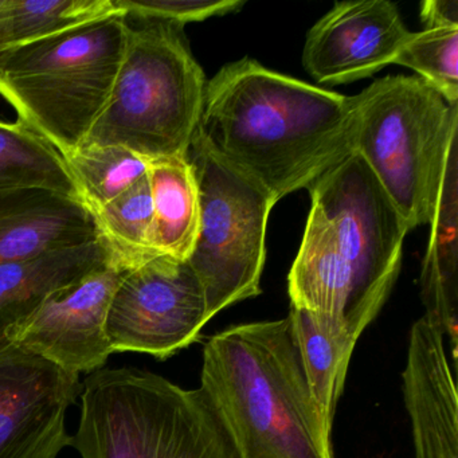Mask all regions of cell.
<instances>
[{"label":"cell","instance_id":"obj_5","mask_svg":"<svg viewBox=\"0 0 458 458\" xmlns=\"http://www.w3.org/2000/svg\"><path fill=\"white\" fill-rule=\"evenodd\" d=\"M80 395L81 458H238L200 388L122 367L88 375Z\"/></svg>","mask_w":458,"mask_h":458},{"label":"cell","instance_id":"obj_17","mask_svg":"<svg viewBox=\"0 0 458 458\" xmlns=\"http://www.w3.org/2000/svg\"><path fill=\"white\" fill-rule=\"evenodd\" d=\"M154 221L152 250L187 261L197 243L200 224L199 191L187 157L151 160L147 168Z\"/></svg>","mask_w":458,"mask_h":458},{"label":"cell","instance_id":"obj_11","mask_svg":"<svg viewBox=\"0 0 458 458\" xmlns=\"http://www.w3.org/2000/svg\"><path fill=\"white\" fill-rule=\"evenodd\" d=\"M80 375L14 344L0 347V458H57Z\"/></svg>","mask_w":458,"mask_h":458},{"label":"cell","instance_id":"obj_3","mask_svg":"<svg viewBox=\"0 0 458 458\" xmlns=\"http://www.w3.org/2000/svg\"><path fill=\"white\" fill-rule=\"evenodd\" d=\"M200 391L238 458H334L289 316L211 337Z\"/></svg>","mask_w":458,"mask_h":458},{"label":"cell","instance_id":"obj_24","mask_svg":"<svg viewBox=\"0 0 458 458\" xmlns=\"http://www.w3.org/2000/svg\"><path fill=\"white\" fill-rule=\"evenodd\" d=\"M114 7L128 17L163 21L182 26L240 12L242 0H114Z\"/></svg>","mask_w":458,"mask_h":458},{"label":"cell","instance_id":"obj_1","mask_svg":"<svg viewBox=\"0 0 458 458\" xmlns=\"http://www.w3.org/2000/svg\"><path fill=\"white\" fill-rule=\"evenodd\" d=\"M355 98L243 58L206 85L197 133L225 163L276 200L310 190L353 154Z\"/></svg>","mask_w":458,"mask_h":458},{"label":"cell","instance_id":"obj_19","mask_svg":"<svg viewBox=\"0 0 458 458\" xmlns=\"http://www.w3.org/2000/svg\"><path fill=\"white\" fill-rule=\"evenodd\" d=\"M22 189L49 190L80 200L65 159L49 141L20 120L0 122V191Z\"/></svg>","mask_w":458,"mask_h":458},{"label":"cell","instance_id":"obj_12","mask_svg":"<svg viewBox=\"0 0 458 458\" xmlns=\"http://www.w3.org/2000/svg\"><path fill=\"white\" fill-rule=\"evenodd\" d=\"M410 33L387 0L339 2L308 31L302 64L320 84L358 81L394 65Z\"/></svg>","mask_w":458,"mask_h":458},{"label":"cell","instance_id":"obj_9","mask_svg":"<svg viewBox=\"0 0 458 458\" xmlns=\"http://www.w3.org/2000/svg\"><path fill=\"white\" fill-rule=\"evenodd\" d=\"M208 321L205 291L189 262L159 254L125 273L106 331L112 352L165 360L197 342Z\"/></svg>","mask_w":458,"mask_h":458},{"label":"cell","instance_id":"obj_10","mask_svg":"<svg viewBox=\"0 0 458 458\" xmlns=\"http://www.w3.org/2000/svg\"><path fill=\"white\" fill-rule=\"evenodd\" d=\"M128 270L111 256L106 264L52 292L7 331V342L73 374L101 369L112 353L106 331L109 304Z\"/></svg>","mask_w":458,"mask_h":458},{"label":"cell","instance_id":"obj_16","mask_svg":"<svg viewBox=\"0 0 458 458\" xmlns=\"http://www.w3.org/2000/svg\"><path fill=\"white\" fill-rule=\"evenodd\" d=\"M109 259L111 251L98 238L87 245L0 265V347L10 344L7 331L52 292L79 280Z\"/></svg>","mask_w":458,"mask_h":458},{"label":"cell","instance_id":"obj_22","mask_svg":"<svg viewBox=\"0 0 458 458\" xmlns=\"http://www.w3.org/2000/svg\"><path fill=\"white\" fill-rule=\"evenodd\" d=\"M93 218L111 256L128 269L159 256L149 242L154 205L147 174Z\"/></svg>","mask_w":458,"mask_h":458},{"label":"cell","instance_id":"obj_8","mask_svg":"<svg viewBox=\"0 0 458 458\" xmlns=\"http://www.w3.org/2000/svg\"><path fill=\"white\" fill-rule=\"evenodd\" d=\"M187 160L199 191L197 243L187 259L202 284L208 320L261 293L267 229L277 200L225 163L195 132Z\"/></svg>","mask_w":458,"mask_h":458},{"label":"cell","instance_id":"obj_25","mask_svg":"<svg viewBox=\"0 0 458 458\" xmlns=\"http://www.w3.org/2000/svg\"><path fill=\"white\" fill-rule=\"evenodd\" d=\"M425 28L433 26H458L457 0H428L420 9Z\"/></svg>","mask_w":458,"mask_h":458},{"label":"cell","instance_id":"obj_6","mask_svg":"<svg viewBox=\"0 0 458 458\" xmlns=\"http://www.w3.org/2000/svg\"><path fill=\"white\" fill-rule=\"evenodd\" d=\"M130 25L114 89L81 147L114 146L147 162L187 157L208 81L183 28L163 21Z\"/></svg>","mask_w":458,"mask_h":458},{"label":"cell","instance_id":"obj_14","mask_svg":"<svg viewBox=\"0 0 458 458\" xmlns=\"http://www.w3.org/2000/svg\"><path fill=\"white\" fill-rule=\"evenodd\" d=\"M100 238L80 200L41 189L0 191V265Z\"/></svg>","mask_w":458,"mask_h":458},{"label":"cell","instance_id":"obj_15","mask_svg":"<svg viewBox=\"0 0 458 458\" xmlns=\"http://www.w3.org/2000/svg\"><path fill=\"white\" fill-rule=\"evenodd\" d=\"M458 147L450 149L439 190L436 213L431 221V237L423 261L420 285L426 308L423 316L431 327L449 337L453 369L457 371V219Z\"/></svg>","mask_w":458,"mask_h":458},{"label":"cell","instance_id":"obj_13","mask_svg":"<svg viewBox=\"0 0 458 458\" xmlns=\"http://www.w3.org/2000/svg\"><path fill=\"white\" fill-rule=\"evenodd\" d=\"M444 339L423 318L410 331L403 393L415 458H458L457 383Z\"/></svg>","mask_w":458,"mask_h":458},{"label":"cell","instance_id":"obj_18","mask_svg":"<svg viewBox=\"0 0 458 458\" xmlns=\"http://www.w3.org/2000/svg\"><path fill=\"white\" fill-rule=\"evenodd\" d=\"M289 318L316 406L332 430L356 340L300 308L291 307Z\"/></svg>","mask_w":458,"mask_h":458},{"label":"cell","instance_id":"obj_4","mask_svg":"<svg viewBox=\"0 0 458 458\" xmlns=\"http://www.w3.org/2000/svg\"><path fill=\"white\" fill-rule=\"evenodd\" d=\"M128 30L114 15L0 53V96L63 157L76 151L111 96Z\"/></svg>","mask_w":458,"mask_h":458},{"label":"cell","instance_id":"obj_2","mask_svg":"<svg viewBox=\"0 0 458 458\" xmlns=\"http://www.w3.org/2000/svg\"><path fill=\"white\" fill-rule=\"evenodd\" d=\"M308 191L312 206L288 277L291 307L358 342L390 296L409 229L359 155Z\"/></svg>","mask_w":458,"mask_h":458},{"label":"cell","instance_id":"obj_23","mask_svg":"<svg viewBox=\"0 0 458 458\" xmlns=\"http://www.w3.org/2000/svg\"><path fill=\"white\" fill-rule=\"evenodd\" d=\"M394 65L411 69L450 106H458V26L410 33Z\"/></svg>","mask_w":458,"mask_h":458},{"label":"cell","instance_id":"obj_20","mask_svg":"<svg viewBox=\"0 0 458 458\" xmlns=\"http://www.w3.org/2000/svg\"><path fill=\"white\" fill-rule=\"evenodd\" d=\"M114 15V0H0V53Z\"/></svg>","mask_w":458,"mask_h":458},{"label":"cell","instance_id":"obj_21","mask_svg":"<svg viewBox=\"0 0 458 458\" xmlns=\"http://www.w3.org/2000/svg\"><path fill=\"white\" fill-rule=\"evenodd\" d=\"M82 205L96 214L143 178L148 162L114 146H85L64 157Z\"/></svg>","mask_w":458,"mask_h":458},{"label":"cell","instance_id":"obj_7","mask_svg":"<svg viewBox=\"0 0 458 458\" xmlns=\"http://www.w3.org/2000/svg\"><path fill=\"white\" fill-rule=\"evenodd\" d=\"M353 98V154L371 170L409 232L430 225L458 141V106L420 77H385Z\"/></svg>","mask_w":458,"mask_h":458}]
</instances>
